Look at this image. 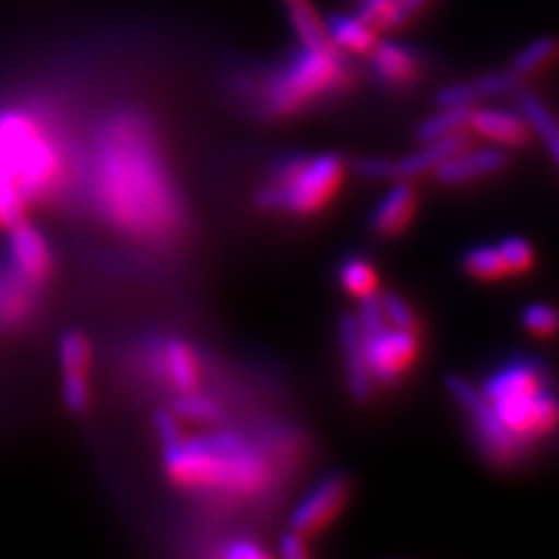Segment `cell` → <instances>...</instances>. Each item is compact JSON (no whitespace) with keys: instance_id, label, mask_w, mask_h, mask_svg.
<instances>
[{"instance_id":"1","label":"cell","mask_w":559,"mask_h":559,"mask_svg":"<svg viewBox=\"0 0 559 559\" xmlns=\"http://www.w3.org/2000/svg\"><path fill=\"white\" fill-rule=\"evenodd\" d=\"M92 199L117 234L143 245H168L187 229L182 189L154 121L133 108L115 110L94 131Z\"/></svg>"},{"instance_id":"2","label":"cell","mask_w":559,"mask_h":559,"mask_svg":"<svg viewBox=\"0 0 559 559\" xmlns=\"http://www.w3.org/2000/svg\"><path fill=\"white\" fill-rule=\"evenodd\" d=\"M154 429L164 448L168 480L191 495L226 501H250L275 480L271 454L236 429L215 427L189 436L173 411L154 415Z\"/></svg>"},{"instance_id":"3","label":"cell","mask_w":559,"mask_h":559,"mask_svg":"<svg viewBox=\"0 0 559 559\" xmlns=\"http://www.w3.org/2000/svg\"><path fill=\"white\" fill-rule=\"evenodd\" d=\"M78 180L75 152L55 119L33 105H0V226L63 199Z\"/></svg>"},{"instance_id":"4","label":"cell","mask_w":559,"mask_h":559,"mask_svg":"<svg viewBox=\"0 0 559 559\" xmlns=\"http://www.w3.org/2000/svg\"><path fill=\"white\" fill-rule=\"evenodd\" d=\"M353 84L347 55L336 47H301L252 86V110L269 121L299 117L334 100Z\"/></svg>"},{"instance_id":"5","label":"cell","mask_w":559,"mask_h":559,"mask_svg":"<svg viewBox=\"0 0 559 559\" xmlns=\"http://www.w3.org/2000/svg\"><path fill=\"white\" fill-rule=\"evenodd\" d=\"M345 178V162L336 152L285 154L259 185L254 203L264 213L312 217L336 199Z\"/></svg>"},{"instance_id":"6","label":"cell","mask_w":559,"mask_h":559,"mask_svg":"<svg viewBox=\"0 0 559 559\" xmlns=\"http://www.w3.org/2000/svg\"><path fill=\"white\" fill-rule=\"evenodd\" d=\"M357 322L361 329L364 357L376 388H396L404 382L423 353L419 326L394 324L380 308V292L359 301Z\"/></svg>"},{"instance_id":"7","label":"cell","mask_w":559,"mask_h":559,"mask_svg":"<svg viewBox=\"0 0 559 559\" xmlns=\"http://www.w3.org/2000/svg\"><path fill=\"white\" fill-rule=\"evenodd\" d=\"M445 390L454 404H457V408H462V413L466 415L471 436H474V443L478 445L487 464L511 468L524 464L532 457L536 448L518 439V436L501 423L492 404L483 396L478 384L457 373H450L445 376Z\"/></svg>"},{"instance_id":"8","label":"cell","mask_w":559,"mask_h":559,"mask_svg":"<svg viewBox=\"0 0 559 559\" xmlns=\"http://www.w3.org/2000/svg\"><path fill=\"white\" fill-rule=\"evenodd\" d=\"M489 404L501 423L532 448H538V443L552 439L559 431V392L555 382L527 394L489 401Z\"/></svg>"},{"instance_id":"9","label":"cell","mask_w":559,"mask_h":559,"mask_svg":"<svg viewBox=\"0 0 559 559\" xmlns=\"http://www.w3.org/2000/svg\"><path fill=\"white\" fill-rule=\"evenodd\" d=\"M147 366L150 373L173 394L194 392L203 384V359L180 336L156 338L147 349Z\"/></svg>"},{"instance_id":"10","label":"cell","mask_w":559,"mask_h":559,"mask_svg":"<svg viewBox=\"0 0 559 559\" xmlns=\"http://www.w3.org/2000/svg\"><path fill=\"white\" fill-rule=\"evenodd\" d=\"M353 492V483L343 474H329L314 483L289 515V530L306 538L324 532L334 522Z\"/></svg>"},{"instance_id":"11","label":"cell","mask_w":559,"mask_h":559,"mask_svg":"<svg viewBox=\"0 0 559 559\" xmlns=\"http://www.w3.org/2000/svg\"><path fill=\"white\" fill-rule=\"evenodd\" d=\"M92 364L94 347L90 336L80 329H70L59 341V366H61V390L63 404L70 413H86L92 404Z\"/></svg>"},{"instance_id":"12","label":"cell","mask_w":559,"mask_h":559,"mask_svg":"<svg viewBox=\"0 0 559 559\" xmlns=\"http://www.w3.org/2000/svg\"><path fill=\"white\" fill-rule=\"evenodd\" d=\"M10 266L31 285L43 287L55 275V252L31 222L10 226Z\"/></svg>"},{"instance_id":"13","label":"cell","mask_w":559,"mask_h":559,"mask_svg":"<svg viewBox=\"0 0 559 559\" xmlns=\"http://www.w3.org/2000/svg\"><path fill=\"white\" fill-rule=\"evenodd\" d=\"M366 59H369L371 75L380 84L394 86V90H404V86L415 84L425 73L423 55L415 47L396 40L378 38L376 47L366 55Z\"/></svg>"},{"instance_id":"14","label":"cell","mask_w":559,"mask_h":559,"mask_svg":"<svg viewBox=\"0 0 559 559\" xmlns=\"http://www.w3.org/2000/svg\"><path fill=\"white\" fill-rule=\"evenodd\" d=\"M509 166V154L503 147L487 145V147H474V150H457L452 156L433 170L436 180L448 187H460L471 185L485 178H492V175L506 170Z\"/></svg>"},{"instance_id":"15","label":"cell","mask_w":559,"mask_h":559,"mask_svg":"<svg viewBox=\"0 0 559 559\" xmlns=\"http://www.w3.org/2000/svg\"><path fill=\"white\" fill-rule=\"evenodd\" d=\"M338 343L343 349V366H345V380L349 396L357 404H369L376 394V382L371 378L369 364L364 357V343H361V329L355 312H345L338 322Z\"/></svg>"},{"instance_id":"16","label":"cell","mask_w":559,"mask_h":559,"mask_svg":"<svg viewBox=\"0 0 559 559\" xmlns=\"http://www.w3.org/2000/svg\"><path fill=\"white\" fill-rule=\"evenodd\" d=\"M417 189L411 180H396L376 203L369 226L378 238H396L408 231L417 213Z\"/></svg>"},{"instance_id":"17","label":"cell","mask_w":559,"mask_h":559,"mask_svg":"<svg viewBox=\"0 0 559 559\" xmlns=\"http://www.w3.org/2000/svg\"><path fill=\"white\" fill-rule=\"evenodd\" d=\"M522 86V82L506 70H495V73H485L480 78L466 80V82H454L443 86L436 94V103L439 105H460V108H476L480 103L495 100L501 96H511Z\"/></svg>"},{"instance_id":"18","label":"cell","mask_w":559,"mask_h":559,"mask_svg":"<svg viewBox=\"0 0 559 559\" xmlns=\"http://www.w3.org/2000/svg\"><path fill=\"white\" fill-rule=\"evenodd\" d=\"M38 292L10 264L0 269V329L20 331L38 314Z\"/></svg>"},{"instance_id":"19","label":"cell","mask_w":559,"mask_h":559,"mask_svg":"<svg viewBox=\"0 0 559 559\" xmlns=\"http://www.w3.org/2000/svg\"><path fill=\"white\" fill-rule=\"evenodd\" d=\"M466 129L503 150H518L522 145H527L532 138V129L520 110L515 112L501 108H478L476 105L468 115Z\"/></svg>"},{"instance_id":"20","label":"cell","mask_w":559,"mask_h":559,"mask_svg":"<svg viewBox=\"0 0 559 559\" xmlns=\"http://www.w3.org/2000/svg\"><path fill=\"white\" fill-rule=\"evenodd\" d=\"M468 140L466 133L450 135L443 140H433V143H419V147L411 154H406L404 159L394 162V180H415L423 178V175L433 173L439 168L448 156H452L457 150L466 147Z\"/></svg>"},{"instance_id":"21","label":"cell","mask_w":559,"mask_h":559,"mask_svg":"<svg viewBox=\"0 0 559 559\" xmlns=\"http://www.w3.org/2000/svg\"><path fill=\"white\" fill-rule=\"evenodd\" d=\"M324 26L331 45L347 57H366L378 43V31L359 20L357 14H329Z\"/></svg>"},{"instance_id":"22","label":"cell","mask_w":559,"mask_h":559,"mask_svg":"<svg viewBox=\"0 0 559 559\" xmlns=\"http://www.w3.org/2000/svg\"><path fill=\"white\" fill-rule=\"evenodd\" d=\"M515 100H518V110L522 112L524 119H527L532 133H536L540 140H544L550 159L559 168V119L555 117L552 108L544 98L536 96L534 92L522 90V86L515 92Z\"/></svg>"},{"instance_id":"23","label":"cell","mask_w":559,"mask_h":559,"mask_svg":"<svg viewBox=\"0 0 559 559\" xmlns=\"http://www.w3.org/2000/svg\"><path fill=\"white\" fill-rule=\"evenodd\" d=\"M557 61H559V40L552 38V35H540V38H534L518 51L509 63V70L522 82L544 73V70H548Z\"/></svg>"},{"instance_id":"24","label":"cell","mask_w":559,"mask_h":559,"mask_svg":"<svg viewBox=\"0 0 559 559\" xmlns=\"http://www.w3.org/2000/svg\"><path fill=\"white\" fill-rule=\"evenodd\" d=\"M173 413L178 415L182 423L201 425V427H219L226 419L224 406L213 394H205L203 390L175 394Z\"/></svg>"},{"instance_id":"25","label":"cell","mask_w":559,"mask_h":559,"mask_svg":"<svg viewBox=\"0 0 559 559\" xmlns=\"http://www.w3.org/2000/svg\"><path fill=\"white\" fill-rule=\"evenodd\" d=\"M338 285L353 299L361 301L378 294V271L373 261L364 254H347L338 264Z\"/></svg>"},{"instance_id":"26","label":"cell","mask_w":559,"mask_h":559,"mask_svg":"<svg viewBox=\"0 0 559 559\" xmlns=\"http://www.w3.org/2000/svg\"><path fill=\"white\" fill-rule=\"evenodd\" d=\"M287 16H289V26L296 35V40H299L301 47H310V49L334 47L326 35L322 14L310 3V0H296V3L287 5Z\"/></svg>"},{"instance_id":"27","label":"cell","mask_w":559,"mask_h":559,"mask_svg":"<svg viewBox=\"0 0 559 559\" xmlns=\"http://www.w3.org/2000/svg\"><path fill=\"white\" fill-rule=\"evenodd\" d=\"M474 108H460V105H439V112L423 119L415 129L417 143H433L457 133H466L468 115Z\"/></svg>"},{"instance_id":"28","label":"cell","mask_w":559,"mask_h":559,"mask_svg":"<svg viewBox=\"0 0 559 559\" xmlns=\"http://www.w3.org/2000/svg\"><path fill=\"white\" fill-rule=\"evenodd\" d=\"M462 271L478 283H499V280L509 277L497 245L478 242L462 254Z\"/></svg>"},{"instance_id":"29","label":"cell","mask_w":559,"mask_h":559,"mask_svg":"<svg viewBox=\"0 0 559 559\" xmlns=\"http://www.w3.org/2000/svg\"><path fill=\"white\" fill-rule=\"evenodd\" d=\"M497 250L501 254V261L506 266V273L509 277H520V275H527L534 264H536V252H534V245L522 238V236H506L497 242Z\"/></svg>"},{"instance_id":"30","label":"cell","mask_w":559,"mask_h":559,"mask_svg":"<svg viewBox=\"0 0 559 559\" xmlns=\"http://www.w3.org/2000/svg\"><path fill=\"white\" fill-rule=\"evenodd\" d=\"M520 322L536 338H555L559 334V310L550 304H530L520 312Z\"/></svg>"},{"instance_id":"31","label":"cell","mask_w":559,"mask_h":559,"mask_svg":"<svg viewBox=\"0 0 559 559\" xmlns=\"http://www.w3.org/2000/svg\"><path fill=\"white\" fill-rule=\"evenodd\" d=\"M355 173L364 180L388 182L394 180V162L388 156H361L355 164Z\"/></svg>"},{"instance_id":"32","label":"cell","mask_w":559,"mask_h":559,"mask_svg":"<svg viewBox=\"0 0 559 559\" xmlns=\"http://www.w3.org/2000/svg\"><path fill=\"white\" fill-rule=\"evenodd\" d=\"M219 555L226 559H269L271 557V552L264 546H259L252 538H234L229 540V546L222 548Z\"/></svg>"},{"instance_id":"33","label":"cell","mask_w":559,"mask_h":559,"mask_svg":"<svg viewBox=\"0 0 559 559\" xmlns=\"http://www.w3.org/2000/svg\"><path fill=\"white\" fill-rule=\"evenodd\" d=\"M277 550H280V555H283L285 559H306L310 555L308 538L292 532V530L283 538H280Z\"/></svg>"},{"instance_id":"34","label":"cell","mask_w":559,"mask_h":559,"mask_svg":"<svg viewBox=\"0 0 559 559\" xmlns=\"http://www.w3.org/2000/svg\"><path fill=\"white\" fill-rule=\"evenodd\" d=\"M283 3H285V5H292V3H296V0H283Z\"/></svg>"},{"instance_id":"35","label":"cell","mask_w":559,"mask_h":559,"mask_svg":"<svg viewBox=\"0 0 559 559\" xmlns=\"http://www.w3.org/2000/svg\"><path fill=\"white\" fill-rule=\"evenodd\" d=\"M355 3H361V0H355Z\"/></svg>"}]
</instances>
